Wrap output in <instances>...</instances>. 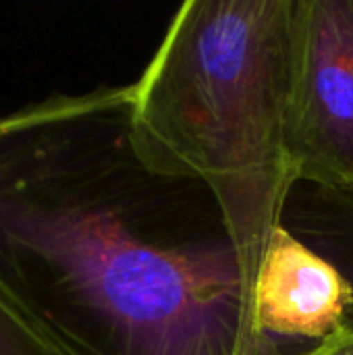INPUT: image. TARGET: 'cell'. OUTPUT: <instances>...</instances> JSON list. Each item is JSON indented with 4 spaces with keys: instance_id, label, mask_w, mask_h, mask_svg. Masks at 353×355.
<instances>
[{
    "instance_id": "6da1fadb",
    "label": "cell",
    "mask_w": 353,
    "mask_h": 355,
    "mask_svg": "<svg viewBox=\"0 0 353 355\" xmlns=\"http://www.w3.org/2000/svg\"><path fill=\"white\" fill-rule=\"evenodd\" d=\"M0 297L54 355H256L225 214L141 154L131 85L0 114Z\"/></svg>"
},
{
    "instance_id": "7a4b0ae2",
    "label": "cell",
    "mask_w": 353,
    "mask_h": 355,
    "mask_svg": "<svg viewBox=\"0 0 353 355\" xmlns=\"http://www.w3.org/2000/svg\"><path fill=\"white\" fill-rule=\"evenodd\" d=\"M293 0H189L131 83L133 135L160 171L214 196L254 289L291 185Z\"/></svg>"
},
{
    "instance_id": "3957f363",
    "label": "cell",
    "mask_w": 353,
    "mask_h": 355,
    "mask_svg": "<svg viewBox=\"0 0 353 355\" xmlns=\"http://www.w3.org/2000/svg\"><path fill=\"white\" fill-rule=\"evenodd\" d=\"M256 355H327L353 339V191L298 179L254 289Z\"/></svg>"
},
{
    "instance_id": "277c9868",
    "label": "cell",
    "mask_w": 353,
    "mask_h": 355,
    "mask_svg": "<svg viewBox=\"0 0 353 355\" xmlns=\"http://www.w3.org/2000/svg\"><path fill=\"white\" fill-rule=\"evenodd\" d=\"M287 150L298 179L353 191V0H293Z\"/></svg>"
},
{
    "instance_id": "5b68a950",
    "label": "cell",
    "mask_w": 353,
    "mask_h": 355,
    "mask_svg": "<svg viewBox=\"0 0 353 355\" xmlns=\"http://www.w3.org/2000/svg\"><path fill=\"white\" fill-rule=\"evenodd\" d=\"M0 355H54L25 324V320L0 297Z\"/></svg>"
},
{
    "instance_id": "8992f818",
    "label": "cell",
    "mask_w": 353,
    "mask_h": 355,
    "mask_svg": "<svg viewBox=\"0 0 353 355\" xmlns=\"http://www.w3.org/2000/svg\"><path fill=\"white\" fill-rule=\"evenodd\" d=\"M327 355H353V339L345 341L343 345H339L337 349H333L331 354H327Z\"/></svg>"
}]
</instances>
